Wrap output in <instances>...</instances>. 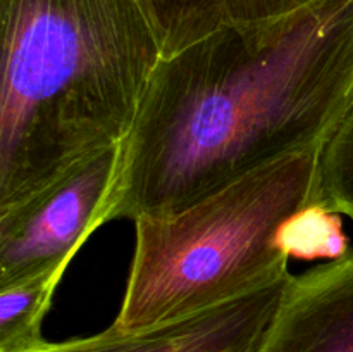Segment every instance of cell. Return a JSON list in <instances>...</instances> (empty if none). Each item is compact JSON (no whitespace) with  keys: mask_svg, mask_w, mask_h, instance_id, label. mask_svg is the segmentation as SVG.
I'll return each mask as SVG.
<instances>
[{"mask_svg":"<svg viewBox=\"0 0 353 352\" xmlns=\"http://www.w3.org/2000/svg\"><path fill=\"white\" fill-rule=\"evenodd\" d=\"M353 104V0L226 24L162 57L121 144L102 224L172 216L324 147Z\"/></svg>","mask_w":353,"mask_h":352,"instance_id":"cell-1","label":"cell"},{"mask_svg":"<svg viewBox=\"0 0 353 352\" xmlns=\"http://www.w3.org/2000/svg\"><path fill=\"white\" fill-rule=\"evenodd\" d=\"M0 213L130 133L164 57L141 0H0Z\"/></svg>","mask_w":353,"mask_h":352,"instance_id":"cell-2","label":"cell"},{"mask_svg":"<svg viewBox=\"0 0 353 352\" xmlns=\"http://www.w3.org/2000/svg\"><path fill=\"white\" fill-rule=\"evenodd\" d=\"M321 148L257 169L172 216L138 217L130 278L110 328L131 333L181 320L288 275L281 231L316 206Z\"/></svg>","mask_w":353,"mask_h":352,"instance_id":"cell-3","label":"cell"},{"mask_svg":"<svg viewBox=\"0 0 353 352\" xmlns=\"http://www.w3.org/2000/svg\"><path fill=\"white\" fill-rule=\"evenodd\" d=\"M119 159L121 144L97 152L0 213V290L45 273H65L86 238L102 226Z\"/></svg>","mask_w":353,"mask_h":352,"instance_id":"cell-4","label":"cell"},{"mask_svg":"<svg viewBox=\"0 0 353 352\" xmlns=\"http://www.w3.org/2000/svg\"><path fill=\"white\" fill-rule=\"evenodd\" d=\"M292 273L230 302L131 333L45 342L33 352H255L281 304Z\"/></svg>","mask_w":353,"mask_h":352,"instance_id":"cell-5","label":"cell"},{"mask_svg":"<svg viewBox=\"0 0 353 352\" xmlns=\"http://www.w3.org/2000/svg\"><path fill=\"white\" fill-rule=\"evenodd\" d=\"M255 352H353V247L290 280Z\"/></svg>","mask_w":353,"mask_h":352,"instance_id":"cell-6","label":"cell"},{"mask_svg":"<svg viewBox=\"0 0 353 352\" xmlns=\"http://www.w3.org/2000/svg\"><path fill=\"white\" fill-rule=\"evenodd\" d=\"M312 0H141L164 57L185 50L226 24L274 19Z\"/></svg>","mask_w":353,"mask_h":352,"instance_id":"cell-7","label":"cell"},{"mask_svg":"<svg viewBox=\"0 0 353 352\" xmlns=\"http://www.w3.org/2000/svg\"><path fill=\"white\" fill-rule=\"evenodd\" d=\"M62 275L45 273L0 290V352H33L47 342L41 324Z\"/></svg>","mask_w":353,"mask_h":352,"instance_id":"cell-8","label":"cell"},{"mask_svg":"<svg viewBox=\"0 0 353 352\" xmlns=\"http://www.w3.org/2000/svg\"><path fill=\"white\" fill-rule=\"evenodd\" d=\"M281 245L288 257L303 261H334L352 248L340 214L321 206H309L296 213L283 228Z\"/></svg>","mask_w":353,"mask_h":352,"instance_id":"cell-9","label":"cell"},{"mask_svg":"<svg viewBox=\"0 0 353 352\" xmlns=\"http://www.w3.org/2000/svg\"><path fill=\"white\" fill-rule=\"evenodd\" d=\"M316 206L353 219V104L321 148Z\"/></svg>","mask_w":353,"mask_h":352,"instance_id":"cell-10","label":"cell"}]
</instances>
